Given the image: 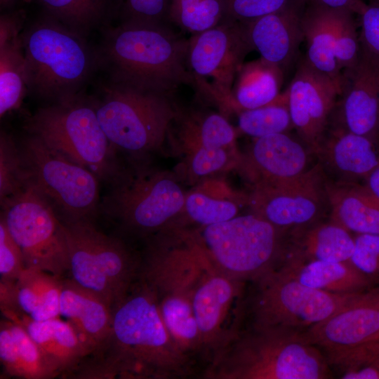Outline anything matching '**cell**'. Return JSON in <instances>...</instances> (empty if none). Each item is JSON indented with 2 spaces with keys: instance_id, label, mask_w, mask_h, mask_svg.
<instances>
[{
  "instance_id": "obj_42",
  "label": "cell",
  "mask_w": 379,
  "mask_h": 379,
  "mask_svg": "<svg viewBox=\"0 0 379 379\" xmlns=\"http://www.w3.org/2000/svg\"><path fill=\"white\" fill-rule=\"evenodd\" d=\"M350 262L363 274L379 284V234H355Z\"/></svg>"
},
{
  "instance_id": "obj_12",
  "label": "cell",
  "mask_w": 379,
  "mask_h": 379,
  "mask_svg": "<svg viewBox=\"0 0 379 379\" xmlns=\"http://www.w3.org/2000/svg\"><path fill=\"white\" fill-rule=\"evenodd\" d=\"M1 204V217L22 251L25 268L59 277L68 272L63 225L48 199L29 183Z\"/></svg>"
},
{
  "instance_id": "obj_26",
  "label": "cell",
  "mask_w": 379,
  "mask_h": 379,
  "mask_svg": "<svg viewBox=\"0 0 379 379\" xmlns=\"http://www.w3.org/2000/svg\"><path fill=\"white\" fill-rule=\"evenodd\" d=\"M354 247L352 233L328 218L288 232L284 258L345 262Z\"/></svg>"
},
{
  "instance_id": "obj_17",
  "label": "cell",
  "mask_w": 379,
  "mask_h": 379,
  "mask_svg": "<svg viewBox=\"0 0 379 379\" xmlns=\"http://www.w3.org/2000/svg\"><path fill=\"white\" fill-rule=\"evenodd\" d=\"M286 91L293 129L315 153L328 128L340 88L303 58Z\"/></svg>"
},
{
  "instance_id": "obj_24",
  "label": "cell",
  "mask_w": 379,
  "mask_h": 379,
  "mask_svg": "<svg viewBox=\"0 0 379 379\" xmlns=\"http://www.w3.org/2000/svg\"><path fill=\"white\" fill-rule=\"evenodd\" d=\"M61 277L25 268L15 281H0L1 311L22 313L36 321L59 317Z\"/></svg>"
},
{
  "instance_id": "obj_38",
  "label": "cell",
  "mask_w": 379,
  "mask_h": 379,
  "mask_svg": "<svg viewBox=\"0 0 379 379\" xmlns=\"http://www.w3.org/2000/svg\"><path fill=\"white\" fill-rule=\"evenodd\" d=\"M238 211L236 201L216 199L195 190L186 194L182 212L202 227L230 220L237 215Z\"/></svg>"
},
{
  "instance_id": "obj_13",
  "label": "cell",
  "mask_w": 379,
  "mask_h": 379,
  "mask_svg": "<svg viewBox=\"0 0 379 379\" xmlns=\"http://www.w3.org/2000/svg\"><path fill=\"white\" fill-rule=\"evenodd\" d=\"M186 194L168 173L126 175L105 201V211L127 230L151 234L170 227L183 211Z\"/></svg>"
},
{
  "instance_id": "obj_48",
  "label": "cell",
  "mask_w": 379,
  "mask_h": 379,
  "mask_svg": "<svg viewBox=\"0 0 379 379\" xmlns=\"http://www.w3.org/2000/svg\"><path fill=\"white\" fill-rule=\"evenodd\" d=\"M365 184L379 199V164L365 179Z\"/></svg>"
},
{
  "instance_id": "obj_40",
  "label": "cell",
  "mask_w": 379,
  "mask_h": 379,
  "mask_svg": "<svg viewBox=\"0 0 379 379\" xmlns=\"http://www.w3.org/2000/svg\"><path fill=\"white\" fill-rule=\"evenodd\" d=\"M171 0H120L122 21L142 24H167Z\"/></svg>"
},
{
  "instance_id": "obj_5",
  "label": "cell",
  "mask_w": 379,
  "mask_h": 379,
  "mask_svg": "<svg viewBox=\"0 0 379 379\" xmlns=\"http://www.w3.org/2000/svg\"><path fill=\"white\" fill-rule=\"evenodd\" d=\"M83 36L55 18L29 28L21 36L27 88L55 102L75 98L94 65Z\"/></svg>"
},
{
  "instance_id": "obj_29",
  "label": "cell",
  "mask_w": 379,
  "mask_h": 379,
  "mask_svg": "<svg viewBox=\"0 0 379 379\" xmlns=\"http://www.w3.org/2000/svg\"><path fill=\"white\" fill-rule=\"evenodd\" d=\"M0 360L9 376L49 379L59 375L25 329L6 318L0 322Z\"/></svg>"
},
{
  "instance_id": "obj_19",
  "label": "cell",
  "mask_w": 379,
  "mask_h": 379,
  "mask_svg": "<svg viewBox=\"0 0 379 379\" xmlns=\"http://www.w3.org/2000/svg\"><path fill=\"white\" fill-rule=\"evenodd\" d=\"M317 163L314 152L290 132L254 138L238 166L251 184H277L302 176Z\"/></svg>"
},
{
  "instance_id": "obj_18",
  "label": "cell",
  "mask_w": 379,
  "mask_h": 379,
  "mask_svg": "<svg viewBox=\"0 0 379 379\" xmlns=\"http://www.w3.org/2000/svg\"><path fill=\"white\" fill-rule=\"evenodd\" d=\"M325 355L347 351L379 338V284L302 333Z\"/></svg>"
},
{
  "instance_id": "obj_49",
  "label": "cell",
  "mask_w": 379,
  "mask_h": 379,
  "mask_svg": "<svg viewBox=\"0 0 379 379\" xmlns=\"http://www.w3.org/2000/svg\"><path fill=\"white\" fill-rule=\"evenodd\" d=\"M374 1H379V0H374Z\"/></svg>"
},
{
  "instance_id": "obj_15",
  "label": "cell",
  "mask_w": 379,
  "mask_h": 379,
  "mask_svg": "<svg viewBox=\"0 0 379 379\" xmlns=\"http://www.w3.org/2000/svg\"><path fill=\"white\" fill-rule=\"evenodd\" d=\"M247 204L251 213L288 232L328 218L326 178L317 163L293 180L251 187Z\"/></svg>"
},
{
  "instance_id": "obj_14",
  "label": "cell",
  "mask_w": 379,
  "mask_h": 379,
  "mask_svg": "<svg viewBox=\"0 0 379 379\" xmlns=\"http://www.w3.org/2000/svg\"><path fill=\"white\" fill-rule=\"evenodd\" d=\"M187 65L196 87L230 111L232 90L246 55L253 50L243 23L224 18L217 25L191 35Z\"/></svg>"
},
{
  "instance_id": "obj_25",
  "label": "cell",
  "mask_w": 379,
  "mask_h": 379,
  "mask_svg": "<svg viewBox=\"0 0 379 379\" xmlns=\"http://www.w3.org/2000/svg\"><path fill=\"white\" fill-rule=\"evenodd\" d=\"M1 312L25 329L59 374L74 372L85 359L86 352L67 321L59 317L36 321L22 313Z\"/></svg>"
},
{
  "instance_id": "obj_22",
  "label": "cell",
  "mask_w": 379,
  "mask_h": 379,
  "mask_svg": "<svg viewBox=\"0 0 379 379\" xmlns=\"http://www.w3.org/2000/svg\"><path fill=\"white\" fill-rule=\"evenodd\" d=\"M306 6V0H293L277 11L243 23L253 50L284 72L303 41L302 18Z\"/></svg>"
},
{
  "instance_id": "obj_32",
  "label": "cell",
  "mask_w": 379,
  "mask_h": 379,
  "mask_svg": "<svg viewBox=\"0 0 379 379\" xmlns=\"http://www.w3.org/2000/svg\"><path fill=\"white\" fill-rule=\"evenodd\" d=\"M284 75L279 67L261 58L244 62L232 87L230 111L237 114L272 102L281 93Z\"/></svg>"
},
{
  "instance_id": "obj_33",
  "label": "cell",
  "mask_w": 379,
  "mask_h": 379,
  "mask_svg": "<svg viewBox=\"0 0 379 379\" xmlns=\"http://www.w3.org/2000/svg\"><path fill=\"white\" fill-rule=\"evenodd\" d=\"M180 121L178 140L181 147L201 145L209 148L235 149L236 130L222 114L191 113L182 116Z\"/></svg>"
},
{
  "instance_id": "obj_37",
  "label": "cell",
  "mask_w": 379,
  "mask_h": 379,
  "mask_svg": "<svg viewBox=\"0 0 379 379\" xmlns=\"http://www.w3.org/2000/svg\"><path fill=\"white\" fill-rule=\"evenodd\" d=\"M29 184L21 149L4 133L0 138L1 202L21 192Z\"/></svg>"
},
{
  "instance_id": "obj_8",
  "label": "cell",
  "mask_w": 379,
  "mask_h": 379,
  "mask_svg": "<svg viewBox=\"0 0 379 379\" xmlns=\"http://www.w3.org/2000/svg\"><path fill=\"white\" fill-rule=\"evenodd\" d=\"M94 105L113 146L137 155L162 145L179 112L171 95L112 81L104 88L102 99Z\"/></svg>"
},
{
  "instance_id": "obj_46",
  "label": "cell",
  "mask_w": 379,
  "mask_h": 379,
  "mask_svg": "<svg viewBox=\"0 0 379 379\" xmlns=\"http://www.w3.org/2000/svg\"><path fill=\"white\" fill-rule=\"evenodd\" d=\"M306 3L328 9H346L357 14L366 4L362 0H306Z\"/></svg>"
},
{
  "instance_id": "obj_30",
  "label": "cell",
  "mask_w": 379,
  "mask_h": 379,
  "mask_svg": "<svg viewBox=\"0 0 379 379\" xmlns=\"http://www.w3.org/2000/svg\"><path fill=\"white\" fill-rule=\"evenodd\" d=\"M20 20L2 16L0 20V115L19 107L27 86L25 61L20 35Z\"/></svg>"
},
{
  "instance_id": "obj_31",
  "label": "cell",
  "mask_w": 379,
  "mask_h": 379,
  "mask_svg": "<svg viewBox=\"0 0 379 379\" xmlns=\"http://www.w3.org/2000/svg\"><path fill=\"white\" fill-rule=\"evenodd\" d=\"M334 9L307 4L302 18L307 64L341 90L343 71L335 56L333 31Z\"/></svg>"
},
{
  "instance_id": "obj_44",
  "label": "cell",
  "mask_w": 379,
  "mask_h": 379,
  "mask_svg": "<svg viewBox=\"0 0 379 379\" xmlns=\"http://www.w3.org/2000/svg\"><path fill=\"white\" fill-rule=\"evenodd\" d=\"M293 0H224L225 18L245 23L277 11Z\"/></svg>"
},
{
  "instance_id": "obj_21",
  "label": "cell",
  "mask_w": 379,
  "mask_h": 379,
  "mask_svg": "<svg viewBox=\"0 0 379 379\" xmlns=\"http://www.w3.org/2000/svg\"><path fill=\"white\" fill-rule=\"evenodd\" d=\"M315 154L328 181L361 182L379 164V142L329 125Z\"/></svg>"
},
{
  "instance_id": "obj_39",
  "label": "cell",
  "mask_w": 379,
  "mask_h": 379,
  "mask_svg": "<svg viewBox=\"0 0 379 379\" xmlns=\"http://www.w3.org/2000/svg\"><path fill=\"white\" fill-rule=\"evenodd\" d=\"M354 14L346 9L334 11L333 31L335 52L343 72L354 67L360 58L359 36Z\"/></svg>"
},
{
  "instance_id": "obj_4",
  "label": "cell",
  "mask_w": 379,
  "mask_h": 379,
  "mask_svg": "<svg viewBox=\"0 0 379 379\" xmlns=\"http://www.w3.org/2000/svg\"><path fill=\"white\" fill-rule=\"evenodd\" d=\"M208 376L222 379L331 378L324 352L302 333L253 328L237 335L215 357Z\"/></svg>"
},
{
  "instance_id": "obj_1",
  "label": "cell",
  "mask_w": 379,
  "mask_h": 379,
  "mask_svg": "<svg viewBox=\"0 0 379 379\" xmlns=\"http://www.w3.org/2000/svg\"><path fill=\"white\" fill-rule=\"evenodd\" d=\"M112 330L102 350L84 361L81 378H162L182 375L189 357L175 345L154 292L140 276L112 306Z\"/></svg>"
},
{
  "instance_id": "obj_41",
  "label": "cell",
  "mask_w": 379,
  "mask_h": 379,
  "mask_svg": "<svg viewBox=\"0 0 379 379\" xmlns=\"http://www.w3.org/2000/svg\"><path fill=\"white\" fill-rule=\"evenodd\" d=\"M187 154L190 172L196 178L209 175L222 170L230 161L228 149L209 148L201 145L182 147Z\"/></svg>"
},
{
  "instance_id": "obj_20",
  "label": "cell",
  "mask_w": 379,
  "mask_h": 379,
  "mask_svg": "<svg viewBox=\"0 0 379 379\" xmlns=\"http://www.w3.org/2000/svg\"><path fill=\"white\" fill-rule=\"evenodd\" d=\"M329 125L379 142V65L360 55L354 67L343 72Z\"/></svg>"
},
{
  "instance_id": "obj_45",
  "label": "cell",
  "mask_w": 379,
  "mask_h": 379,
  "mask_svg": "<svg viewBox=\"0 0 379 379\" xmlns=\"http://www.w3.org/2000/svg\"><path fill=\"white\" fill-rule=\"evenodd\" d=\"M25 268L22 251L1 217L0 281H15Z\"/></svg>"
},
{
  "instance_id": "obj_36",
  "label": "cell",
  "mask_w": 379,
  "mask_h": 379,
  "mask_svg": "<svg viewBox=\"0 0 379 379\" xmlns=\"http://www.w3.org/2000/svg\"><path fill=\"white\" fill-rule=\"evenodd\" d=\"M53 18L84 35L102 18L108 0H40Z\"/></svg>"
},
{
  "instance_id": "obj_6",
  "label": "cell",
  "mask_w": 379,
  "mask_h": 379,
  "mask_svg": "<svg viewBox=\"0 0 379 379\" xmlns=\"http://www.w3.org/2000/svg\"><path fill=\"white\" fill-rule=\"evenodd\" d=\"M29 134L113 185L126 175L116 148L105 133L95 105L77 99L39 109L27 124Z\"/></svg>"
},
{
  "instance_id": "obj_16",
  "label": "cell",
  "mask_w": 379,
  "mask_h": 379,
  "mask_svg": "<svg viewBox=\"0 0 379 379\" xmlns=\"http://www.w3.org/2000/svg\"><path fill=\"white\" fill-rule=\"evenodd\" d=\"M241 281L217 268L210 260L194 289L192 305L202 348L214 357L236 336L234 314Z\"/></svg>"
},
{
  "instance_id": "obj_27",
  "label": "cell",
  "mask_w": 379,
  "mask_h": 379,
  "mask_svg": "<svg viewBox=\"0 0 379 379\" xmlns=\"http://www.w3.org/2000/svg\"><path fill=\"white\" fill-rule=\"evenodd\" d=\"M328 218L351 233L379 234V199L364 182L326 179Z\"/></svg>"
},
{
  "instance_id": "obj_23",
  "label": "cell",
  "mask_w": 379,
  "mask_h": 379,
  "mask_svg": "<svg viewBox=\"0 0 379 379\" xmlns=\"http://www.w3.org/2000/svg\"><path fill=\"white\" fill-rule=\"evenodd\" d=\"M60 315L81 343L86 354L84 360L95 357L105 347L112 330L111 307L71 279L62 280Z\"/></svg>"
},
{
  "instance_id": "obj_9",
  "label": "cell",
  "mask_w": 379,
  "mask_h": 379,
  "mask_svg": "<svg viewBox=\"0 0 379 379\" xmlns=\"http://www.w3.org/2000/svg\"><path fill=\"white\" fill-rule=\"evenodd\" d=\"M70 279L111 307L138 275L139 264L119 239L98 230L93 221H62Z\"/></svg>"
},
{
  "instance_id": "obj_11",
  "label": "cell",
  "mask_w": 379,
  "mask_h": 379,
  "mask_svg": "<svg viewBox=\"0 0 379 379\" xmlns=\"http://www.w3.org/2000/svg\"><path fill=\"white\" fill-rule=\"evenodd\" d=\"M29 183L55 206L62 221H93L98 209V177L29 134L21 148Z\"/></svg>"
},
{
  "instance_id": "obj_50",
  "label": "cell",
  "mask_w": 379,
  "mask_h": 379,
  "mask_svg": "<svg viewBox=\"0 0 379 379\" xmlns=\"http://www.w3.org/2000/svg\"><path fill=\"white\" fill-rule=\"evenodd\" d=\"M3 1V0H1V2Z\"/></svg>"
},
{
  "instance_id": "obj_47",
  "label": "cell",
  "mask_w": 379,
  "mask_h": 379,
  "mask_svg": "<svg viewBox=\"0 0 379 379\" xmlns=\"http://www.w3.org/2000/svg\"><path fill=\"white\" fill-rule=\"evenodd\" d=\"M355 359L379 366V338L371 343L349 350Z\"/></svg>"
},
{
  "instance_id": "obj_10",
  "label": "cell",
  "mask_w": 379,
  "mask_h": 379,
  "mask_svg": "<svg viewBox=\"0 0 379 379\" xmlns=\"http://www.w3.org/2000/svg\"><path fill=\"white\" fill-rule=\"evenodd\" d=\"M253 328L303 333L347 305L360 293H334L307 286L277 267L257 279Z\"/></svg>"
},
{
  "instance_id": "obj_3",
  "label": "cell",
  "mask_w": 379,
  "mask_h": 379,
  "mask_svg": "<svg viewBox=\"0 0 379 379\" xmlns=\"http://www.w3.org/2000/svg\"><path fill=\"white\" fill-rule=\"evenodd\" d=\"M188 44L168 24L121 22L107 30L102 55L112 82L171 95L182 85H194Z\"/></svg>"
},
{
  "instance_id": "obj_7",
  "label": "cell",
  "mask_w": 379,
  "mask_h": 379,
  "mask_svg": "<svg viewBox=\"0 0 379 379\" xmlns=\"http://www.w3.org/2000/svg\"><path fill=\"white\" fill-rule=\"evenodd\" d=\"M194 232L212 263L239 281L255 280L284 258L288 232L251 213Z\"/></svg>"
},
{
  "instance_id": "obj_35",
  "label": "cell",
  "mask_w": 379,
  "mask_h": 379,
  "mask_svg": "<svg viewBox=\"0 0 379 379\" xmlns=\"http://www.w3.org/2000/svg\"><path fill=\"white\" fill-rule=\"evenodd\" d=\"M225 15L224 0H171L170 22L191 35L217 25Z\"/></svg>"
},
{
  "instance_id": "obj_43",
  "label": "cell",
  "mask_w": 379,
  "mask_h": 379,
  "mask_svg": "<svg viewBox=\"0 0 379 379\" xmlns=\"http://www.w3.org/2000/svg\"><path fill=\"white\" fill-rule=\"evenodd\" d=\"M359 15L360 55L379 65V1L366 4Z\"/></svg>"
},
{
  "instance_id": "obj_28",
  "label": "cell",
  "mask_w": 379,
  "mask_h": 379,
  "mask_svg": "<svg viewBox=\"0 0 379 379\" xmlns=\"http://www.w3.org/2000/svg\"><path fill=\"white\" fill-rule=\"evenodd\" d=\"M277 267L307 286L329 293H360L377 284L350 261H301L284 258Z\"/></svg>"
},
{
  "instance_id": "obj_2",
  "label": "cell",
  "mask_w": 379,
  "mask_h": 379,
  "mask_svg": "<svg viewBox=\"0 0 379 379\" xmlns=\"http://www.w3.org/2000/svg\"><path fill=\"white\" fill-rule=\"evenodd\" d=\"M208 261L194 232L175 225L155 234L140 268L171 338L187 357L202 349L192 299Z\"/></svg>"
},
{
  "instance_id": "obj_34",
  "label": "cell",
  "mask_w": 379,
  "mask_h": 379,
  "mask_svg": "<svg viewBox=\"0 0 379 379\" xmlns=\"http://www.w3.org/2000/svg\"><path fill=\"white\" fill-rule=\"evenodd\" d=\"M237 114L239 131L253 138L288 133L293 129L286 90L270 103L241 110Z\"/></svg>"
}]
</instances>
